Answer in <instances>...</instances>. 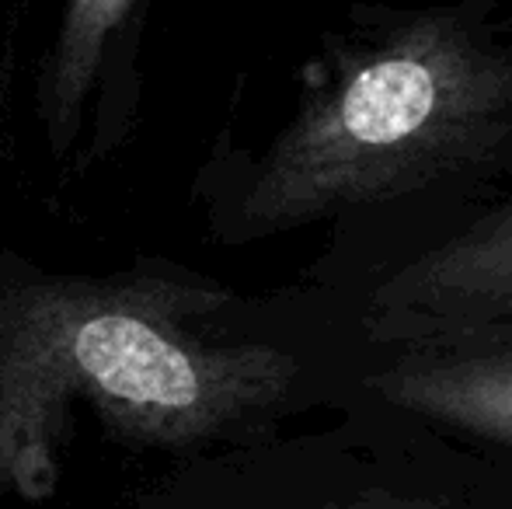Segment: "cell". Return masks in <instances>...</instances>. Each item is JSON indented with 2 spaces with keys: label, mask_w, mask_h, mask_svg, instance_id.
Returning <instances> with one entry per match:
<instances>
[{
  "label": "cell",
  "mask_w": 512,
  "mask_h": 509,
  "mask_svg": "<svg viewBox=\"0 0 512 509\" xmlns=\"http://www.w3.org/2000/svg\"><path fill=\"white\" fill-rule=\"evenodd\" d=\"M512 185V21L495 0L366 7L331 35L293 123L251 171L237 234L335 220L349 258Z\"/></svg>",
  "instance_id": "6da1fadb"
},
{
  "label": "cell",
  "mask_w": 512,
  "mask_h": 509,
  "mask_svg": "<svg viewBox=\"0 0 512 509\" xmlns=\"http://www.w3.org/2000/svg\"><path fill=\"white\" fill-rule=\"evenodd\" d=\"M335 311L363 346L512 325V185L464 217L352 262Z\"/></svg>",
  "instance_id": "7a4b0ae2"
},
{
  "label": "cell",
  "mask_w": 512,
  "mask_h": 509,
  "mask_svg": "<svg viewBox=\"0 0 512 509\" xmlns=\"http://www.w3.org/2000/svg\"><path fill=\"white\" fill-rule=\"evenodd\" d=\"M349 398L512 457V325L363 346Z\"/></svg>",
  "instance_id": "3957f363"
},
{
  "label": "cell",
  "mask_w": 512,
  "mask_h": 509,
  "mask_svg": "<svg viewBox=\"0 0 512 509\" xmlns=\"http://www.w3.org/2000/svg\"><path fill=\"white\" fill-rule=\"evenodd\" d=\"M126 7L129 0H70V14L63 21L60 53H56V74L49 81L56 123L70 119L74 105L81 102L84 88H88L91 74H95L105 35L119 25Z\"/></svg>",
  "instance_id": "277c9868"
}]
</instances>
